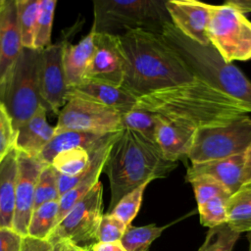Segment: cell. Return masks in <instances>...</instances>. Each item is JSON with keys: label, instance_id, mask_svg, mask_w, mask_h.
I'll return each mask as SVG.
<instances>
[{"label": "cell", "instance_id": "obj_45", "mask_svg": "<svg viewBox=\"0 0 251 251\" xmlns=\"http://www.w3.org/2000/svg\"><path fill=\"white\" fill-rule=\"evenodd\" d=\"M1 2H2V0H0V3H1Z\"/></svg>", "mask_w": 251, "mask_h": 251}, {"label": "cell", "instance_id": "obj_28", "mask_svg": "<svg viewBox=\"0 0 251 251\" xmlns=\"http://www.w3.org/2000/svg\"><path fill=\"white\" fill-rule=\"evenodd\" d=\"M57 1L55 0H41L39 5V12L36 21L33 49L43 50L50 46L51 33L54 21V13Z\"/></svg>", "mask_w": 251, "mask_h": 251}, {"label": "cell", "instance_id": "obj_12", "mask_svg": "<svg viewBox=\"0 0 251 251\" xmlns=\"http://www.w3.org/2000/svg\"><path fill=\"white\" fill-rule=\"evenodd\" d=\"M44 165L45 163L38 157H31L18 151V176L12 228L23 237L27 235L34 207L36 182Z\"/></svg>", "mask_w": 251, "mask_h": 251}, {"label": "cell", "instance_id": "obj_38", "mask_svg": "<svg viewBox=\"0 0 251 251\" xmlns=\"http://www.w3.org/2000/svg\"><path fill=\"white\" fill-rule=\"evenodd\" d=\"M90 249L91 251H126V249L120 241L110 243L96 242L90 247Z\"/></svg>", "mask_w": 251, "mask_h": 251}, {"label": "cell", "instance_id": "obj_5", "mask_svg": "<svg viewBox=\"0 0 251 251\" xmlns=\"http://www.w3.org/2000/svg\"><path fill=\"white\" fill-rule=\"evenodd\" d=\"M91 29L97 33L121 35L129 30L161 34L171 23L166 1L161 0H95Z\"/></svg>", "mask_w": 251, "mask_h": 251}, {"label": "cell", "instance_id": "obj_14", "mask_svg": "<svg viewBox=\"0 0 251 251\" xmlns=\"http://www.w3.org/2000/svg\"><path fill=\"white\" fill-rule=\"evenodd\" d=\"M166 8L173 25L184 36L201 45L210 44L207 35L210 4L196 0H168Z\"/></svg>", "mask_w": 251, "mask_h": 251}, {"label": "cell", "instance_id": "obj_13", "mask_svg": "<svg viewBox=\"0 0 251 251\" xmlns=\"http://www.w3.org/2000/svg\"><path fill=\"white\" fill-rule=\"evenodd\" d=\"M125 60L118 35L94 32V52L85 74V81L121 86Z\"/></svg>", "mask_w": 251, "mask_h": 251}, {"label": "cell", "instance_id": "obj_1", "mask_svg": "<svg viewBox=\"0 0 251 251\" xmlns=\"http://www.w3.org/2000/svg\"><path fill=\"white\" fill-rule=\"evenodd\" d=\"M135 108L196 130L228 124L251 112L247 105L197 76L137 98Z\"/></svg>", "mask_w": 251, "mask_h": 251}, {"label": "cell", "instance_id": "obj_20", "mask_svg": "<svg viewBox=\"0 0 251 251\" xmlns=\"http://www.w3.org/2000/svg\"><path fill=\"white\" fill-rule=\"evenodd\" d=\"M94 52V31L85 35L78 43L72 44L66 39L63 50V64L68 88L85 81V74Z\"/></svg>", "mask_w": 251, "mask_h": 251}, {"label": "cell", "instance_id": "obj_42", "mask_svg": "<svg viewBox=\"0 0 251 251\" xmlns=\"http://www.w3.org/2000/svg\"><path fill=\"white\" fill-rule=\"evenodd\" d=\"M73 251H91L90 248H86V247H81L79 245H75Z\"/></svg>", "mask_w": 251, "mask_h": 251}, {"label": "cell", "instance_id": "obj_24", "mask_svg": "<svg viewBox=\"0 0 251 251\" xmlns=\"http://www.w3.org/2000/svg\"><path fill=\"white\" fill-rule=\"evenodd\" d=\"M58 210L59 200L46 202L34 209L28 225L27 235L37 239L47 240L57 226Z\"/></svg>", "mask_w": 251, "mask_h": 251}, {"label": "cell", "instance_id": "obj_9", "mask_svg": "<svg viewBox=\"0 0 251 251\" xmlns=\"http://www.w3.org/2000/svg\"><path fill=\"white\" fill-rule=\"evenodd\" d=\"M103 216V185L98 181L58 223L48 237L54 245L61 241L74 244L96 240V233Z\"/></svg>", "mask_w": 251, "mask_h": 251}, {"label": "cell", "instance_id": "obj_25", "mask_svg": "<svg viewBox=\"0 0 251 251\" xmlns=\"http://www.w3.org/2000/svg\"><path fill=\"white\" fill-rule=\"evenodd\" d=\"M167 226H157L154 224L144 226L129 225L126 226L120 242L126 251H148L153 241L162 234Z\"/></svg>", "mask_w": 251, "mask_h": 251}, {"label": "cell", "instance_id": "obj_33", "mask_svg": "<svg viewBox=\"0 0 251 251\" xmlns=\"http://www.w3.org/2000/svg\"><path fill=\"white\" fill-rule=\"evenodd\" d=\"M194 189L197 205L200 206L210 199L225 195L230 196L228 190L217 179L209 176H199L189 181Z\"/></svg>", "mask_w": 251, "mask_h": 251}, {"label": "cell", "instance_id": "obj_27", "mask_svg": "<svg viewBox=\"0 0 251 251\" xmlns=\"http://www.w3.org/2000/svg\"><path fill=\"white\" fill-rule=\"evenodd\" d=\"M39 0H16L18 22L22 35V43L25 48H32L37 16L39 12Z\"/></svg>", "mask_w": 251, "mask_h": 251}, {"label": "cell", "instance_id": "obj_22", "mask_svg": "<svg viewBox=\"0 0 251 251\" xmlns=\"http://www.w3.org/2000/svg\"><path fill=\"white\" fill-rule=\"evenodd\" d=\"M113 133V132H112ZM110 133H94L85 131H63L55 133L50 142L41 151L38 158L45 164L51 163L52 159L60 152L75 148H82L90 152L101 144Z\"/></svg>", "mask_w": 251, "mask_h": 251}, {"label": "cell", "instance_id": "obj_16", "mask_svg": "<svg viewBox=\"0 0 251 251\" xmlns=\"http://www.w3.org/2000/svg\"><path fill=\"white\" fill-rule=\"evenodd\" d=\"M245 153L228 158L192 164L186 172L185 179L189 182L196 176H209L220 181L230 194L243 186V169Z\"/></svg>", "mask_w": 251, "mask_h": 251}, {"label": "cell", "instance_id": "obj_39", "mask_svg": "<svg viewBox=\"0 0 251 251\" xmlns=\"http://www.w3.org/2000/svg\"><path fill=\"white\" fill-rule=\"evenodd\" d=\"M224 4L234 8L243 15L251 12V0H228Z\"/></svg>", "mask_w": 251, "mask_h": 251}, {"label": "cell", "instance_id": "obj_41", "mask_svg": "<svg viewBox=\"0 0 251 251\" xmlns=\"http://www.w3.org/2000/svg\"><path fill=\"white\" fill-rule=\"evenodd\" d=\"M75 245L70 241H61L53 245V251H73Z\"/></svg>", "mask_w": 251, "mask_h": 251}, {"label": "cell", "instance_id": "obj_23", "mask_svg": "<svg viewBox=\"0 0 251 251\" xmlns=\"http://www.w3.org/2000/svg\"><path fill=\"white\" fill-rule=\"evenodd\" d=\"M226 225L237 233L251 231V184L231 194L226 203Z\"/></svg>", "mask_w": 251, "mask_h": 251}, {"label": "cell", "instance_id": "obj_17", "mask_svg": "<svg viewBox=\"0 0 251 251\" xmlns=\"http://www.w3.org/2000/svg\"><path fill=\"white\" fill-rule=\"evenodd\" d=\"M23 49L16 0H6L0 25V82Z\"/></svg>", "mask_w": 251, "mask_h": 251}, {"label": "cell", "instance_id": "obj_15", "mask_svg": "<svg viewBox=\"0 0 251 251\" xmlns=\"http://www.w3.org/2000/svg\"><path fill=\"white\" fill-rule=\"evenodd\" d=\"M69 97H78L112 108L122 115L131 111L137 98L122 86L86 80L69 89Z\"/></svg>", "mask_w": 251, "mask_h": 251}, {"label": "cell", "instance_id": "obj_10", "mask_svg": "<svg viewBox=\"0 0 251 251\" xmlns=\"http://www.w3.org/2000/svg\"><path fill=\"white\" fill-rule=\"evenodd\" d=\"M55 133L75 130L94 133H112L122 130L121 114L98 103L69 97L58 114Z\"/></svg>", "mask_w": 251, "mask_h": 251}, {"label": "cell", "instance_id": "obj_44", "mask_svg": "<svg viewBox=\"0 0 251 251\" xmlns=\"http://www.w3.org/2000/svg\"><path fill=\"white\" fill-rule=\"evenodd\" d=\"M247 238L249 240V251H251V231L247 233Z\"/></svg>", "mask_w": 251, "mask_h": 251}, {"label": "cell", "instance_id": "obj_35", "mask_svg": "<svg viewBox=\"0 0 251 251\" xmlns=\"http://www.w3.org/2000/svg\"><path fill=\"white\" fill-rule=\"evenodd\" d=\"M16 129L4 105L0 102V162L15 148Z\"/></svg>", "mask_w": 251, "mask_h": 251}, {"label": "cell", "instance_id": "obj_26", "mask_svg": "<svg viewBox=\"0 0 251 251\" xmlns=\"http://www.w3.org/2000/svg\"><path fill=\"white\" fill-rule=\"evenodd\" d=\"M157 123L158 118L155 114L135 107L131 111L121 116L122 129L136 131L154 144H156L155 134Z\"/></svg>", "mask_w": 251, "mask_h": 251}, {"label": "cell", "instance_id": "obj_36", "mask_svg": "<svg viewBox=\"0 0 251 251\" xmlns=\"http://www.w3.org/2000/svg\"><path fill=\"white\" fill-rule=\"evenodd\" d=\"M23 236L13 228H0V251H21Z\"/></svg>", "mask_w": 251, "mask_h": 251}, {"label": "cell", "instance_id": "obj_18", "mask_svg": "<svg viewBox=\"0 0 251 251\" xmlns=\"http://www.w3.org/2000/svg\"><path fill=\"white\" fill-rule=\"evenodd\" d=\"M47 110L40 107L26 122L16 128L15 148L31 157H38L55 135V128L46 120Z\"/></svg>", "mask_w": 251, "mask_h": 251}, {"label": "cell", "instance_id": "obj_3", "mask_svg": "<svg viewBox=\"0 0 251 251\" xmlns=\"http://www.w3.org/2000/svg\"><path fill=\"white\" fill-rule=\"evenodd\" d=\"M176 167L177 163L167 160L156 144L138 132L120 130L103 168L111 189L108 213L126 194L146 182L168 176Z\"/></svg>", "mask_w": 251, "mask_h": 251}, {"label": "cell", "instance_id": "obj_43", "mask_svg": "<svg viewBox=\"0 0 251 251\" xmlns=\"http://www.w3.org/2000/svg\"><path fill=\"white\" fill-rule=\"evenodd\" d=\"M6 0H2V2L0 3V25H1V17H2V10H3V6L5 4Z\"/></svg>", "mask_w": 251, "mask_h": 251}, {"label": "cell", "instance_id": "obj_8", "mask_svg": "<svg viewBox=\"0 0 251 251\" xmlns=\"http://www.w3.org/2000/svg\"><path fill=\"white\" fill-rule=\"evenodd\" d=\"M207 35L226 63L251 59V22L227 5H210Z\"/></svg>", "mask_w": 251, "mask_h": 251}, {"label": "cell", "instance_id": "obj_31", "mask_svg": "<svg viewBox=\"0 0 251 251\" xmlns=\"http://www.w3.org/2000/svg\"><path fill=\"white\" fill-rule=\"evenodd\" d=\"M239 233L233 231L226 224L209 228L205 241L198 251H232Z\"/></svg>", "mask_w": 251, "mask_h": 251}, {"label": "cell", "instance_id": "obj_11", "mask_svg": "<svg viewBox=\"0 0 251 251\" xmlns=\"http://www.w3.org/2000/svg\"><path fill=\"white\" fill-rule=\"evenodd\" d=\"M66 38L40 50L39 89L43 107L59 114L68 100L69 88L63 64Z\"/></svg>", "mask_w": 251, "mask_h": 251}, {"label": "cell", "instance_id": "obj_30", "mask_svg": "<svg viewBox=\"0 0 251 251\" xmlns=\"http://www.w3.org/2000/svg\"><path fill=\"white\" fill-rule=\"evenodd\" d=\"M148 183L149 182H146L138 186L134 190L126 194L115 205V207L111 210V212H109V214H112L113 216H115L126 226H129L139 211L142 198H143V193Z\"/></svg>", "mask_w": 251, "mask_h": 251}, {"label": "cell", "instance_id": "obj_19", "mask_svg": "<svg viewBox=\"0 0 251 251\" xmlns=\"http://www.w3.org/2000/svg\"><path fill=\"white\" fill-rule=\"evenodd\" d=\"M157 118L156 144L163 156L176 163L187 158L196 129L174 124L158 116Z\"/></svg>", "mask_w": 251, "mask_h": 251}, {"label": "cell", "instance_id": "obj_34", "mask_svg": "<svg viewBox=\"0 0 251 251\" xmlns=\"http://www.w3.org/2000/svg\"><path fill=\"white\" fill-rule=\"evenodd\" d=\"M126 228V226L112 214H103L98 226L96 241L102 243L119 242Z\"/></svg>", "mask_w": 251, "mask_h": 251}, {"label": "cell", "instance_id": "obj_21", "mask_svg": "<svg viewBox=\"0 0 251 251\" xmlns=\"http://www.w3.org/2000/svg\"><path fill=\"white\" fill-rule=\"evenodd\" d=\"M17 176L18 151L14 148L0 162V228L13 226Z\"/></svg>", "mask_w": 251, "mask_h": 251}, {"label": "cell", "instance_id": "obj_6", "mask_svg": "<svg viewBox=\"0 0 251 251\" xmlns=\"http://www.w3.org/2000/svg\"><path fill=\"white\" fill-rule=\"evenodd\" d=\"M40 50L23 47L0 82V102L12 118L15 129L43 107L39 89Z\"/></svg>", "mask_w": 251, "mask_h": 251}, {"label": "cell", "instance_id": "obj_37", "mask_svg": "<svg viewBox=\"0 0 251 251\" xmlns=\"http://www.w3.org/2000/svg\"><path fill=\"white\" fill-rule=\"evenodd\" d=\"M21 251H53V245L48 240L26 235L23 237Z\"/></svg>", "mask_w": 251, "mask_h": 251}, {"label": "cell", "instance_id": "obj_40", "mask_svg": "<svg viewBox=\"0 0 251 251\" xmlns=\"http://www.w3.org/2000/svg\"><path fill=\"white\" fill-rule=\"evenodd\" d=\"M251 184V144L245 152V161L243 169V185Z\"/></svg>", "mask_w": 251, "mask_h": 251}, {"label": "cell", "instance_id": "obj_2", "mask_svg": "<svg viewBox=\"0 0 251 251\" xmlns=\"http://www.w3.org/2000/svg\"><path fill=\"white\" fill-rule=\"evenodd\" d=\"M118 37L125 60L121 86L136 98L195 77L161 34L129 30Z\"/></svg>", "mask_w": 251, "mask_h": 251}, {"label": "cell", "instance_id": "obj_29", "mask_svg": "<svg viewBox=\"0 0 251 251\" xmlns=\"http://www.w3.org/2000/svg\"><path fill=\"white\" fill-rule=\"evenodd\" d=\"M59 199L57 172L51 165L45 164L36 182L33 210L46 202L57 201Z\"/></svg>", "mask_w": 251, "mask_h": 251}, {"label": "cell", "instance_id": "obj_32", "mask_svg": "<svg viewBox=\"0 0 251 251\" xmlns=\"http://www.w3.org/2000/svg\"><path fill=\"white\" fill-rule=\"evenodd\" d=\"M229 196H217L198 206L200 223L209 228L226 224V203Z\"/></svg>", "mask_w": 251, "mask_h": 251}, {"label": "cell", "instance_id": "obj_7", "mask_svg": "<svg viewBox=\"0 0 251 251\" xmlns=\"http://www.w3.org/2000/svg\"><path fill=\"white\" fill-rule=\"evenodd\" d=\"M251 144V118L247 115L213 127L197 129L187 158L191 164L244 154Z\"/></svg>", "mask_w": 251, "mask_h": 251}, {"label": "cell", "instance_id": "obj_4", "mask_svg": "<svg viewBox=\"0 0 251 251\" xmlns=\"http://www.w3.org/2000/svg\"><path fill=\"white\" fill-rule=\"evenodd\" d=\"M161 35L197 77L247 105L251 110V81L232 63H226L212 44L201 45L168 23Z\"/></svg>", "mask_w": 251, "mask_h": 251}]
</instances>
